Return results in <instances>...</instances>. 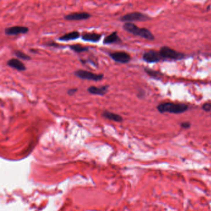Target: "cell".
<instances>
[{
	"label": "cell",
	"instance_id": "cell-18",
	"mask_svg": "<svg viewBox=\"0 0 211 211\" xmlns=\"http://www.w3.org/2000/svg\"><path fill=\"white\" fill-rule=\"evenodd\" d=\"M144 71L148 75H149V76H151V78H154V79H159L161 78L162 76H163V74H162L161 73H160L159 71H155V70H153V69H149V68H145Z\"/></svg>",
	"mask_w": 211,
	"mask_h": 211
},
{
	"label": "cell",
	"instance_id": "cell-6",
	"mask_svg": "<svg viewBox=\"0 0 211 211\" xmlns=\"http://www.w3.org/2000/svg\"><path fill=\"white\" fill-rule=\"evenodd\" d=\"M109 56L118 63L126 64L131 61V57L129 53L123 51H116L109 53Z\"/></svg>",
	"mask_w": 211,
	"mask_h": 211
},
{
	"label": "cell",
	"instance_id": "cell-9",
	"mask_svg": "<svg viewBox=\"0 0 211 211\" xmlns=\"http://www.w3.org/2000/svg\"><path fill=\"white\" fill-rule=\"evenodd\" d=\"M29 31V29L27 27L16 25L5 28L4 32L6 35L16 36L19 34H25L28 33Z\"/></svg>",
	"mask_w": 211,
	"mask_h": 211
},
{
	"label": "cell",
	"instance_id": "cell-7",
	"mask_svg": "<svg viewBox=\"0 0 211 211\" xmlns=\"http://www.w3.org/2000/svg\"><path fill=\"white\" fill-rule=\"evenodd\" d=\"M91 17L92 15L87 12H75L65 16L64 19L69 21H79L89 19Z\"/></svg>",
	"mask_w": 211,
	"mask_h": 211
},
{
	"label": "cell",
	"instance_id": "cell-22",
	"mask_svg": "<svg viewBox=\"0 0 211 211\" xmlns=\"http://www.w3.org/2000/svg\"><path fill=\"white\" fill-rule=\"evenodd\" d=\"M181 126L183 128L185 129H188L190 128L191 126V124L189 122H183L181 123Z\"/></svg>",
	"mask_w": 211,
	"mask_h": 211
},
{
	"label": "cell",
	"instance_id": "cell-17",
	"mask_svg": "<svg viewBox=\"0 0 211 211\" xmlns=\"http://www.w3.org/2000/svg\"><path fill=\"white\" fill-rule=\"evenodd\" d=\"M13 53H14V55L19 59L24 60V61H30L32 59L30 56H29L28 55H27L26 53H25L24 52H23L21 50H14L13 51Z\"/></svg>",
	"mask_w": 211,
	"mask_h": 211
},
{
	"label": "cell",
	"instance_id": "cell-21",
	"mask_svg": "<svg viewBox=\"0 0 211 211\" xmlns=\"http://www.w3.org/2000/svg\"><path fill=\"white\" fill-rule=\"evenodd\" d=\"M203 109L206 111H210L211 110V104L210 103H206L203 105Z\"/></svg>",
	"mask_w": 211,
	"mask_h": 211
},
{
	"label": "cell",
	"instance_id": "cell-2",
	"mask_svg": "<svg viewBox=\"0 0 211 211\" xmlns=\"http://www.w3.org/2000/svg\"><path fill=\"white\" fill-rule=\"evenodd\" d=\"M188 106L184 104H174L171 102H166L160 104L157 106V110L161 113H170L180 114L187 111Z\"/></svg>",
	"mask_w": 211,
	"mask_h": 211
},
{
	"label": "cell",
	"instance_id": "cell-13",
	"mask_svg": "<svg viewBox=\"0 0 211 211\" xmlns=\"http://www.w3.org/2000/svg\"><path fill=\"white\" fill-rule=\"evenodd\" d=\"M122 42V40L118 35V32L116 31H114L110 35L106 36L104 38L103 43L105 45L111 44H119Z\"/></svg>",
	"mask_w": 211,
	"mask_h": 211
},
{
	"label": "cell",
	"instance_id": "cell-14",
	"mask_svg": "<svg viewBox=\"0 0 211 211\" xmlns=\"http://www.w3.org/2000/svg\"><path fill=\"white\" fill-rule=\"evenodd\" d=\"M80 37L81 36H80V34L79 33V32L77 30H74L61 35V37L58 38V40L61 42L73 41V40H76L79 38V37Z\"/></svg>",
	"mask_w": 211,
	"mask_h": 211
},
{
	"label": "cell",
	"instance_id": "cell-19",
	"mask_svg": "<svg viewBox=\"0 0 211 211\" xmlns=\"http://www.w3.org/2000/svg\"><path fill=\"white\" fill-rule=\"evenodd\" d=\"M45 45L49 47H52V48H65L66 47L58 43L55 41H53V40H51V41H48L47 42L45 43Z\"/></svg>",
	"mask_w": 211,
	"mask_h": 211
},
{
	"label": "cell",
	"instance_id": "cell-5",
	"mask_svg": "<svg viewBox=\"0 0 211 211\" xmlns=\"http://www.w3.org/2000/svg\"><path fill=\"white\" fill-rule=\"evenodd\" d=\"M159 52L164 60H179L185 58V55L183 53H179L168 47H162Z\"/></svg>",
	"mask_w": 211,
	"mask_h": 211
},
{
	"label": "cell",
	"instance_id": "cell-16",
	"mask_svg": "<svg viewBox=\"0 0 211 211\" xmlns=\"http://www.w3.org/2000/svg\"><path fill=\"white\" fill-rule=\"evenodd\" d=\"M68 47L71 49V50L73 51L76 53H80L83 52H87L89 51V47L83 46L81 44L76 43L69 45Z\"/></svg>",
	"mask_w": 211,
	"mask_h": 211
},
{
	"label": "cell",
	"instance_id": "cell-3",
	"mask_svg": "<svg viewBox=\"0 0 211 211\" xmlns=\"http://www.w3.org/2000/svg\"><path fill=\"white\" fill-rule=\"evenodd\" d=\"M151 18L148 16L147 14H144L141 12H133L128 13V14L123 15L120 18V21L124 22H144L150 21Z\"/></svg>",
	"mask_w": 211,
	"mask_h": 211
},
{
	"label": "cell",
	"instance_id": "cell-20",
	"mask_svg": "<svg viewBox=\"0 0 211 211\" xmlns=\"http://www.w3.org/2000/svg\"><path fill=\"white\" fill-rule=\"evenodd\" d=\"M78 91V88H72L68 90L67 93H68V95L69 96H73Z\"/></svg>",
	"mask_w": 211,
	"mask_h": 211
},
{
	"label": "cell",
	"instance_id": "cell-12",
	"mask_svg": "<svg viewBox=\"0 0 211 211\" xmlns=\"http://www.w3.org/2000/svg\"><path fill=\"white\" fill-rule=\"evenodd\" d=\"M7 65L10 68L14 69L18 71H25L27 67L21 60L17 58H11L7 61Z\"/></svg>",
	"mask_w": 211,
	"mask_h": 211
},
{
	"label": "cell",
	"instance_id": "cell-15",
	"mask_svg": "<svg viewBox=\"0 0 211 211\" xmlns=\"http://www.w3.org/2000/svg\"><path fill=\"white\" fill-rule=\"evenodd\" d=\"M102 116L107 120L113 121L115 122L121 123L123 121V118L122 116L108 110H104L103 111L102 113Z\"/></svg>",
	"mask_w": 211,
	"mask_h": 211
},
{
	"label": "cell",
	"instance_id": "cell-10",
	"mask_svg": "<svg viewBox=\"0 0 211 211\" xmlns=\"http://www.w3.org/2000/svg\"><path fill=\"white\" fill-rule=\"evenodd\" d=\"M109 85H105L100 87L92 86L87 88V92L91 95L104 96L109 91Z\"/></svg>",
	"mask_w": 211,
	"mask_h": 211
},
{
	"label": "cell",
	"instance_id": "cell-23",
	"mask_svg": "<svg viewBox=\"0 0 211 211\" xmlns=\"http://www.w3.org/2000/svg\"><path fill=\"white\" fill-rule=\"evenodd\" d=\"M30 51L33 53H38V50H36V49H30Z\"/></svg>",
	"mask_w": 211,
	"mask_h": 211
},
{
	"label": "cell",
	"instance_id": "cell-1",
	"mask_svg": "<svg viewBox=\"0 0 211 211\" xmlns=\"http://www.w3.org/2000/svg\"><path fill=\"white\" fill-rule=\"evenodd\" d=\"M123 29L126 32L134 35L138 36L148 40H154L155 37L149 30L146 28H140L131 22H126L123 25Z\"/></svg>",
	"mask_w": 211,
	"mask_h": 211
},
{
	"label": "cell",
	"instance_id": "cell-4",
	"mask_svg": "<svg viewBox=\"0 0 211 211\" xmlns=\"http://www.w3.org/2000/svg\"><path fill=\"white\" fill-rule=\"evenodd\" d=\"M74 75L79 79L92 80V81H100L104 78L103 74H96L84 69H78L74 71Z\"/></svg>",
	"mask_w": 211,
	"mask_h": 211
},
{
	"label": "cell",
	"instance_id": "cell-8",
	"mask_svg": "<svg viewBox=\"0 0 211 211\" xmlns=\"http://www.w3.org/2000/svg\"><path fill=\"white\" fill-rule=\"evenodd\" d=\"M142 59L144 61L149 63H158L164 60L159 52H156L152 50H149L144 53Z\"/></svg>",
	"mask_w": 211,
	"mask_h": 211
},
{
	"label": "cell",
	"instance_id": "cell-11",
	"mask_svg": "<svg viewBox=\"0 0 211 211\" xmlns=\"http://www.w3.org/2000/svg\"><path fill=\"white\" fill-rule=\"evenodd\" d=\"M102 36V34L96 32H84L82 34L80 38L84 42L98 43L101 40Z\"/></svg>",
	"mask_w": 211,
	"mask_h": 211
}]
</instances>
